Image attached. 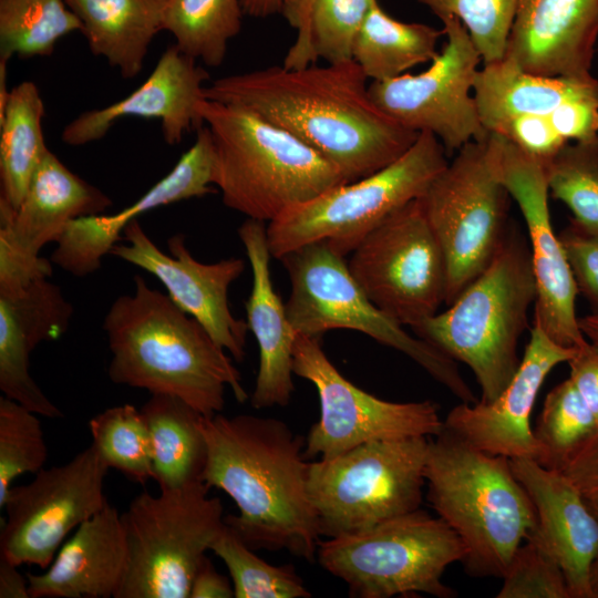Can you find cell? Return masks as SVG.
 Instances as JSON below:
<instances>
[{
  "mask_svg": "<svg viewBox=\"0 0 598 598\" xmlns=\"http://www.w3.org/2000/svg\"><path fill=\"white\" fill-rule=\"evenodd\" d=\"M368 78L352 60L289 69L274 65L219 78L204 97L246 107L320 153L358 181L390 165L416 141L372 100Z\"/></svg>",
  "mask_w": 598,
  "mask_h": 598,
  "instance_id": "6da1fadb",
  "label": "cell"
},
{
  "mask_svg": "<svg viewBox=\"0 0 598 598\" xmlns=\"http://www.w3.org/2000/svg\"><path fill=\"white\" fill-rule=\"evenodd\" d=\"M207 443L203 482L225 492L238 515L225 516L252 549L317 557L320 528L308 494L306 439L283 421L251 414L202 417Z\"/></svg>",
  "mask_w": 598,
  "mask_h": 598,
  "instance_id": "7a4b0ae2",
  "label": "cell"
},
{
  "mask_svg": "<svg viewBox=\"0 0 598 598\" xmlns=\"http://www.w3.org/2000/svg\"><path fill=\"white\" fill-rule=\"evenodd\" d=\"M134 291L117 297L102 323L115 384L176 396L204 416L219 413L225 390L243 403L248 394L226 350L167 293L134 276Z\"/></svg>",
  "mask_w": 598,
  "mask_h": 598,
  "instance_id": "3957f363",
  "label": "cell"
},
{
  "mask_svg": "<svg viewBox=\"0 0 598 598\" xmlns=\"http://www.w3.org/2000/svg\"><path fill=\"white\" fill-rule=\"evenodd\" d=\"M426 499L457 535L471 577L502 578L537 515L506 456L492 455L443 430L429 442Z\"/></svg>",
  "mask_w": 598,
  "mask_h": 598,
  "instance_id": "277c9868",
  "label": "cell"
},
{
  "mask_svg": "<svg viewBox=\"0 0 598 598\" xmlns=\"http://www.w3.org/2000/svg\"><path fill=\"white\" fill-rule=\"evenodd\" d=\"M197 109L214 141V185L247 218L271 221L347 183L320 153L246 107L203 99Z\"/></svg>",
  "mask_w": 598,
  "mask_h": 598,
  "instance_id": "5b68a950",
  "label": "cell"
},
{
  "mask_svg": "<svg viewBox=\"0 0 598 598\" xmlns=\"http://www.w3.org/2000/svg\"><path fill=\"white\" fill-rule=\"evenodd\" d=\"M536 299L530 249L508 226L496 255L441 313L413 328L415 334L472 370L481 402L494 401L515 375L517 346Z\"/></svg>",
  "mask_w": 598,
  "mask_h": 598,
  "instance_id": "8992f818",
  "label": "cell"
},
{
  "mask_svg": "<svg viewBox=\"0 0 598 598\" xmlns=\"http://www.w3.org/2000/svg\"><path fill=\"white\" fill-rule=\"evenodd\" d=\"M445 154L433 134L421 132L390 165L285 210L267 227L271 256L280 259L307 244L326 240L346 257L381 221L425 193L447 165Z\"/></svg>",
  "mask_w": 598,
  "mask_h": 598,
  "instance_id": "52a82bcc",
  "label": "cell"
},
{
  "mask_svg": "<svg viewBox=\"0 0 598 598\" xmlns=\"http://www.w3.org/2000/svg\"><path fill=\"white\" fill-rule=\"evenodd\" d=\"M279 260L290 279L286 310L297 334L321 338L334 329L362 332L408 355L462 402L477 401L456 361L427 341L409 334L380 310L353 278L344 257L326 240L307 244Z\"/></svg>",
  "mask_w": 598,
  "mask_h": 598,
  "instance_id": "ba28073f",
  "label": "cell"
},
{
  "mask_svg": "<svg viewBox=\"0 0 598 598\" xmlns=\"http://www.w3.org/2000/svg\"><path fill=\"white\" fill-rule=\"evenodd\" d=\"M203 481L142 492L121 514L127 567L116 598H189L193 578L225 523Z\"/></svg>",
  "mask_w": 598,
  "mask_h": 598,
  "instance_id": "9c48e42d",
  "label": "cell"
},
{
  "mask_svg": "<svg viewBox=\"0 0 598 598\" xmlns=\"http://www.w3.org/2000/svg\"><path fill=\"white\" fill-rule=\"evenodd\" d=\"M463 557L455 532L420 508L359 533L320 540L317 551L321 567L343 580L349 596L357 598L416 592L454 598L457 591L442 576Z\"/></svg>",
  "mask_w": 598,
  "mask_h": 598,
  "instance_id": "30bf717a",
  "label": "cell"
},
{
  "mask_svg": "<svg viewBox=\"0 0 598 598\" xmlns=\"http://www.w3.org/2000/svg\"><path fill=\"white\" fill-rule=\"evenodd\" d=\"M430 440L371 441L310 461L308 494L321 536L359 533L420 508Z\"/></svg>",
  "mask_w": 598,
  "mask_h": 598,
  "instance_id": "8fae6325",
  "label": "cell"
},
{
  "mask_svg": "<svg viewBox=\"0 0 598 598\" xmlns=\"http://www.w3.org/2000/svg\"><path fill=\"white\" fill-rule=\"evenodd\" d=\"M486 137L458 150L420 197L446 260L447 306L489 265L509 226L511 196L495 171Z\"/></svg>",
  "mask_w": 598,
  "mask_h": 598,
  "instance_id": "7c38bea8",
  "label": "cell"
},
{
  "mask_svg": "<svg viewBox=\"0 0 598 598\" xmlns=\"http://www.w3.org/2000/svg\"><path fill=\"white\" fill-rule=\"evenodd\" d=\"M348 267L368 298L401 326L413 329L445 301L446 260L420 198L373 228Z\"/></svg>",
  "mask_w": 598,
  "mask_h": 598,
  "instance_id": "4fadbf2b",
  "label": "cell"
},
{
  "mask_svg": "<svg viewBox=\"0 0 598 598\" xmlns=\"http://www.w3.org/2000/svg\"><path fill=\"white\" fill-rule=\"evenodd\" d=\"M293 373L315 385L320 401V417L306 437L309 461L331 458L371 441L435 436L443 430L434 402L382 400L347 380L324 353L320 338L297 334Z\"/></svg>",
  "mask_w": 598,
  "mask_h": 598,
  "instance_id": "5bb4252c",
  "label": "cell"
},
{
  "mask_svg": "<svg viewBox=\"0 0 598 598\" xmlns=\"http://www.w3.org/2000/svg\"><path fill=\"white\" fill-rule=\"evenodd\" d=\"M95 448L79 452L68 463L41 468L34 478L12 486L3 507L0 557L47 569L66 536L107 504L109 472Z\"/></svg>",
  "mask_w": 598,
  "mask_h": 598,
  "instance_id": "9a60e30c",
  "label": "cell"
},
{
  "mask_svg": "<svg viewBox=\"0 0 598 598\" xmlns=\"http://www.w3.org/2000/svg\"><path fill=\"white\" fill-rule=\"evenodd\" d=\"M442 22L446 42L425 71L372 81L369 92L385 114L410 130L433 134L452 153L488 134L473 95L483 60L456 18Z\"/></svg>",
  "mask_w": 598,
  "mask_h": 598,
  "instance_id": "2e32d148",
  "label": "cell"
},
{
  "mask_svg": "<svg viewBox=\"0 0 598 598\" xmlns=\"http://www.w3.org/2000/svg\"><path fill=\"white\" fill-rule=\"evenodd\" d=\"M495 171L518 205L530 240L536 283L535 320L555 342L579 348L586 343L576 317L577 285L548 207L545 164L505 137H486Z\"/></svg>",
  "mask_w": 598,
  "mask_h": 598,
  "instance_id": "e0dca14e",
  "label": "cell"
},
{
  "mask_svg": "<svg viewBox=\"0 0 598 598\" xmlns=\"http://www.w3.org/2000/svg\"><path fill=\"white\" fill-rule=\"evenodd\" d=\"M110 206L106 194L49 150L19 207L0 200V291L51 277L52 261L41 257L40 250L56 243L72 220L103 214Z\"/></svg>",
  "mask_w": 598,
  "mask_h": 598,
  "instance_id": "ac0fdd59",
  "label": "cell"
},
{
  "mask_svg": "<svg viewBox=\"0 0 598 598\" xmlns=\"http://www.w3.org/2000/svg\"><path fill=\"white\" fill-rule=\"evenodd\" d=\"M125 244H116L110 255L156 277L173 302L195 318L213 339L237 361L245 357L247 321L230 311V285L245 269L240 258H227L213 264L193 257L184 235L168 238V254L163 252L144 231L137 219L123 231Z\"/></svg>",
  "mask_w": 598,
  "mask_h": 598,
  "instance_id": "d6986e66",
  "label": "cell"
},
{
  "mask_svg": "<svg viewBox=\"0 0 598 598\" xmlns=\"http://www.w3.org/2000/svg\"><path fill=\"white\" fill-rule=\"evenodd\" d=\"M576 349L555 342L534 323L519 367L504 391L488 403L454 406L443 420L444 429L488 454L539 463L542 448L530 426L532 411L546 377L568 362Z\"/></svg>",
  "mask_w": 598,
  "mask_h": 598,
  "instance_id": "ffe728a7",
  "label": "cell"
},
{
  "mask_svg": "<svg viewBox=\"0 0 598 598\" xmlns=\"http://www.w3.org/2000/svg\"><path fill=\"white\" fill-rule=\"evenodd\" d=\"M207 80V71L195 59L169 45L136 90L113 104L81 113L66 124L61 138L71 146L85 145L103 138L118 120L137 116L158 120L163 140L177 145L203 124L197 106L205 99Z\"/></svg>",
  "mask_w": 598,
  "mask_h": 598,
  "instance_id": "44dd1931",
  "label": "cell"
},
{
  "mask_svg": "<svg viewBox=\"0 0 598 598\" xmlns=\"http://www.w3.org/2000/svg\"><path fill=\"white\" fill-rule=\"evenodd\" d=\"M537 515L532 533L558 561L570 598H594L591 570L598 558V519L579 487L561 471L529 458H509Z\"/></svg>",
  "mask_w": 598,
  "mask_h": 598,
  "instance_id": "7402d4cb",
  "label": "cell"
},
{
  "mask_svg": "<svg viewBox=\"0 0 598 598\" xmlns=\"http://www.w3.org/2000/svg\"><path fill=\"white\" fill-rule=\"evenodd\" d=\"M73 307L48 277L12 291L0 292V390L40 416L63 414L30 373V354L44 341L62 337Z\"/></svg>",
  "mask_w": 598,
  "mask_h": 598,
  "instance_id": "603a6c76",
  "label": "cell"
},
{
  "mask_svg": "<svg viewBox=\"0 0 598 598\" xmlns=\"http://www.w3.org/2000/svg\"><path fill=\"white\" fill-rule=\"evenodd\" d=\"M598 0H518L505 55L542 76L591 78Z\"/></svg>",
  "mask_w": 598,
  "mask_h": 598,
  "instance_id": "cb8c5ba5",
  "label": "cell"
},
{
  "mask_svg": "<svg viewBox=\"0 0 598 598\" xmlns=\"http://www.w3.org/2000/svg\"><path fill=\"white\" fill-rule=\"evenodd\" d=\"M252 272V286L245 302L247 324L259 348V367L251 405L257 409L286 406L295 390L293 348L297 332L286 305L278 296L270 275L267 228L264 221L247 218L238 228Z\"/></svg>",
  "mask_w": 598,
  "mask_h": 598,
  "instance_id": "d4e9b609",
  "label": "cell"
},
{
  "mask_svg": "<svg viewBox=\"0 0 598 598\" xmlns=\"http://www.w3.org/2000/svg\"><path fill=\"white\" fill-rule=\"evenodd\" d=\"M127 567L121 514L107 504L81 524L42 574H27L30 598H116Z\"/></svg>",
  "mask_w": 598,
  "mask_h": 598,
  "instance_id": "484cf974",
  "label": "cell"
},
{
  "mask_svg": "<svg viewBox=\"0 0 598 598\" xmlns=\"http://www.w3.org/2000/svg\"><path fill=\"white\" fill-rule=\"evenodd\" d=\"M473 95L481 122L488 131L498 122L520 114H549L568 101L598 105V80L542 76L503 59L478 69Z\"/></svg>",
  "mask_w": 598,
  "mask_h": 598,
  "instance_id": "4316f807",
  "label": "cell"
},
{
  "mask_svg": "<svg viewBox=\"0 0 598 598\" xmlns=\"http://www.w3.org/2000/svg\"><path fill=\"white\" fill-rule=\"evenodd\" d=\"M166 0H65L80 19L90 51L124 79L135 78L155 35L163 30Z\"/></svg>",
  "mask_w": 598,
  "mask_h": 598,
  "instance_id": "83f0119b",
  "label": "cell"
},
{
  "mask_svg": "<svg viewBox=\"0 0 598 598\" xmlns=\"http://www.w3.org/2000/svg\"><path fill=\"white\" fill-rule=\"evenodd\" d=\"M140 410L150 435L153 481L159 489L203 481L207 462L204 415L166 394H151Z\"/></svg>",
  "mask_w": 598,
  "mask_h": 598,
  "instance_id": "f1b7e54d",
  "label": "cell"
},
{
  "mask_svg": "<svg viewBox=\"0 0 598 598\" xmlns=\"http://www.w3.org/2000/svg\"><path fill=\"white\" fill-rule=\"evenodd\" d=\"M44 104L31 81L16 85L0 111V200L17 209L48 153L42 120Z\"/></svg>",
  "mask_w": 598,
  "mask_h": 598,
  "instance_id": "f546056e",
  "label": "cell"
},
{
  "mask_svg": "<svg viewBox=\"0 0 598 598\" xmlns=\"http://www.w3.org/2000/svg\"><path fill=\"white\" fill-rule=\"evenodd\" d=\"M181 190L165 175L124 209L105 215H89L72 220L52 251V264L75 277L94 274L102 259L123 239L125 227L152 209L181 202Z\"/></svg>",
  "mask_w": 598,
  "mask_h": 598,
  "instance_id": "4dcf8cb0",
  "label": "cell"
},
{
  "mask_svg": "<svg viewBox=\"0 0 598 598\" xmlns=\"http://www.w3.org/2000/svg\"><path fill=\"white\" fill-rule=\"evenodd\" d=\"M442 34L427 24L399 21L375 2L355 39L353 61L372 81L394 79L432 61Z\"/></svg>",
  "mask_w": 598,
  "mask_h": 598,
  "instance_id": "1f68e13d",
  "label": "cell"
},
{
  "mask_svg": "<svg viewBox=\"0 0 598 598\" xmlns=\"http://www.w3.org/2000/svg\"><path fill=\"white\" fill-rule=\"evenodd\" d=\"M241 0H166L163 30L186 55L218 68L241 28Z\"/></svg>",
  "mask_w": 598,
  "mask_h": 598,
  "instance_id": "d6a6232c",
  "label": "cell"
},
{
  "mask_svg": "<svg viewBox=\"0 0 598 598\" xmlns=\"http://www.w3.org/2000/svg\"><path fill=\"white\" fill-rule=\"evenodd\" d=\"M74 31L82 23L65 0H0V60L51 55Z\"/></svg>",
  "mask_w": 598,
  "mask_h": 598,
  "instance_id": "836d02e7",
  "label": "cell"
},
{
  "mask_svg": "<svg viewBox=\"0 0 598 598\" xmlns=\"http://www.w3.org/2000/svg\"><path fill=\"white\" fill-rule=\"evenodd\" d=\"M598 423L570 379L546 395L534 434L542 448L539 464L563 471L571 456L596 433Z\"/></svg>",
  "mask_w": 598,
  "mask_h": 598,
  "instance_id": "e575fe53",
  "label": "cell"
},
{
  "mask_svg": "<svg viewBox=\"0 0 598 598\" xmlns=\"http://www.w3.org/2000/svg\"><path fill=\"white\" fill-rule=\"evenodd\" d=\"M91 445L109 468L146 484L153 480L150 435L141 410L132 404L109 408L89 421Z\"/></svg>",
  "mask_w": 598,
  "mask_h": 598,
  "instance_id": "d590c367",
  "label": "cell"
},
{
  "mask_svg": "<svg viewBox=\"0 0 598 598\" xmlns=\"http://www.w3.org/2000/svg\"><path fill=\"white\" fill-rule=\"evenodd\" d=\"M210 550L227 567L236 598L311 597L292 565L268 564L226 522Z\"/></svg>",
  "mask_w": 598,
  "mask_h": 598,
  "instance_id": "8d00e7d4",
  "label": "cell"
},
{
  "mask_svg": "<svg viewBox=\"0 0 598 598\" xmlns=\"http://www.w3.org/2000/svg\"><path fill=\"white\" fill-rule=\"evenodd\" d=\"M545 168L553 197L567 205L577 226L598 234V134L566 143Z\"/></svg>",
  "mask_w": 598,
  "mask_h": 598,
  "instance_id": "74e56055",
  "label": "cell"
},
{
  "mask_svg": "<svg viewBox=\"0 0 598 598\" xmlns=\"http://www.w3.org/2000/svg\"><path fill=\"white\" fill-rule=\"evenodd\" d=\"M37 413L20 403L0 398V508L13 481L43 468L48 447Z\"/></svg>",
  "mask_w": 598,
  "mask_h": 598,
  "instance_id": "f35d334b",
  "label": "cell"
},
{
  "mask_svg": "<svg viewBox=\"0 0 598 598\" xmlns=\"http://www.w3.org/2000/svg\"><path fill=\"white\" fill-rule=\"evenodd\" d=\"M441 20L456 18L484 63L504 58L518 0H417Z\"/></svg>",
  "mask_w": 598,
  "mask_h": 598,
  "instance_id": "ab89813d",
  "label": "cell"
},
{
  "mask_svg": "<svg viewBox=\"0 0 598 598\" xmlns=\"http://www.w3.org/2000/svg\"><path fill=\"white\" fill-rule=\"evenodd\" d=\"M378 0H316L310 17L311 42L317 58L327 63L353 60V45Z\"/></svg>",
  "mask_w": 598,
  "mask_h": 598,
  "instance_id": "60d3db41",
  "label": "cell"
},
{
  "mask_svg": "<svg viewBox=\"0 0 598 598\" xmlns=\"http://www.w3.org/2000/svg\"><path fill=\"white\" fill-rule=\"evenodd\" d=\"M496 598H570L555 557L530 534L516 549Z\"/></svg>",
  "mask_w": 598,
  "mask_h": 598,
  "instance_id": "b9f144b4",
  "label": "cell"
},
{
  "mask_svg": "<svg viewBox=\"0 0 598 598\" xmlns=\"http://www.w3.org/2000/svg\"><path fill=\"white\" fill-rule=\"evenodd\" d=\"M488 133L505 137L544 164L568 143L556 132L548 114L515 115L498 122Z\"/></svg>",
  "mask_w": 598,
  "mask_h": 598,
  "instance_id": "7bdbcfd3",
  "label": "cell"
},
{
  "mask_svg": "<svg viewBox=\"0 0 598 598\" xmlns=\"http://www.w3.org/2000/svg\"><path fill=\"white\" fill-rule=\"evenodd\" d=\"M559 239L577 288L598 307V234L587 233L573 221Z\"/></svg>",
  "mask_w": 598,
  "mask_h": 598,
  "instance_id": "ee69618b",
  "label": "cell"
},
{
  "mask_svg": "<svg viewBox=\"0 0 598 598\" xmlns=\"http://www.w3.org/2000/svg\"><path fill=\"white\" fill-rule=\"evenodd\" d=\"M548 118L566 142H578L598 134V105L588 101H568L548 114Z\"/></svg>",
  "mask_w": 598,
  "mask_h": 598,
  "instance_id": "f6af8a7d",
  "label": "cell"
},
{
  "mask_svg": "<svg viewBox=\"0 0 598 598\" xmlns=\"http://www.w3.org/2000/svg\"><path fill=\"white\" fill-rule=\"evenodd\" d=\"M316 0H283L281 13L290 27L297 30V38L289 48L282 65L289 69L305 68L318 59L311 42L310 17Z\"/></svg>",
  "mask_w": 598,
  "mask_h": 598,
  "instance_id": "bcb514c9",
  "label": "cell"
},
{
  "mask_svg": "<svg viewBox=\"0 0 598 598\" xmlns=\"http://www.w3.org/2000/svg\"><path fill=\"white\" fill-rule=\"evenodd\" d=\"M568 363L569 379L598 423V346L586 342Z\"/></svg>",
  "mask_w": 598,
  "mask_h": 598,
  "instance_id": "7dc6e473",
  "label": "cell"
},
{
  "mask_svg": "<svg viewBox=\"0 0 598 598\" xmlns=\"http://www.w3.org/2000/svg\"><path fill=\"white\" fill-rule=\"evenodd\" d=\"M582 493L598 489V430L571 456L564 470Z\"/></svg>",
  "mask_w": 598,
  "mask_h": 598,
  "instance_id": "c3c4849f",
  "label": "cell"
},
{
  "mask_svg": "<svg viewBox=\"0 0 598 598\" xmlns=\"http://www.w3.org/2000/svg\"><path fill=\"white\" fill-rule=\"evenodd\" d=\"M231 597H235L231 580L219 574L206 556L193 578L189 598Z\"/></svg>",
  "mask_w": 598,
  "mask_h": 598,
  "instance_id": "681fc988",
  "label": "cell"
},
{
  "mask_svg": "<svg viewBox=\"0 0 598 598\" xmlns=\"http://www.w3.org/2000/svg\"><path fill=\"white\" fill-rule=\"evenodd\" d=\"M19 567L0 557V598H30L28 577Z\"/></svg>",
  "mask_w": 598,
  "mask_h": 598,
  "instance_id": "f907efd6",
  "label": "cell"
},
{
  "mask_svg": "<svg viewBox=\"0 0 598 598\" xmlns=\"http://www.w3.org/2000/svg\"><path fill=\"white\" fill-rule=\"evenodd\" d=\"M283 0H241L244 14L254 18H267L281 13Z\"/></svg>",
  "mask_w": 598,
  "mask_h": 598,
  "instance_id": "816d5d0a",
  "label": "cell"
},
{
  "mask_svg": "<svg viewBox=\"0 0 598 598\" xmlns=\"http://www.w3.org/2000/svg\"><path fill=\"white\" fill-rule=\"evenodd\" d=\"M588 506L598 519V489L582 493ZM591 589L594 598H598V558L596 559L591 570Z\"/></svg>",
  "mask_w": 598,
  "mask_h": 598,
  "instance_id": "f5cc1de1",
  "label": "cell"
},
{
  "mask_svg": "<svg viewBox=\"0 0 598 598\" xmlns=\"http://www.w3.org/2000/svg\"><path fill=\"white\" fill-rule=\"evenodd\" d=\"M579 327L582 333L592 339V343L598 346V315L579 320Z\"/></svg>",
  "mask_w": 598,
  "mask_h": 598,
  "instance_id": "db71d44e",
  "label": "cell"
}]
</instances>
